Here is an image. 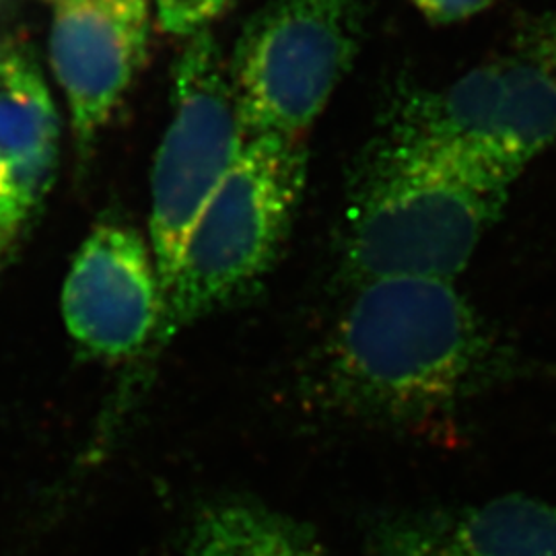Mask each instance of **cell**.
<instances>
[{
  "label": "cell",
  "instance_id": "cell-13",
  "mask_svg": "<svg viewBox=\"0 0 556 556\" xmlns=\"http://www.w3.org/2000/svg\"><path fill=\"white\" fill-rule=\"evenodd\" d=\"M418 13L435 25H452L477 17L497 0H410Z\"/></svg>",
  "mask_w": 556,
  "mask_h": 556
},
{
  "label": "cell",
  "instance_id": "cell-6",
  "mask_svg": "<svg viewBox=\"0 0 556 556\" xmlns=\"http://www.w3.org/2000/svg\"><path fill=\"white\" fill-rule=\"evenodd\" d=\"M186 40L176 60L172 119L151 174V252L161 301L174 285L197 220L243 144L229 62L219 43L208 29Z\"/></svg>",
  "mask_w": 556,
  "mask_h": 556
},
{
  "label": "cell",
  "instance_id": "cell-3",
  "mask_svg": "<svg viewBox=\"0 0 556 556\" xmlns=\"http://www.w3.org/2000/svg\"><path fill=\"white\" fill-rule=\"evenodd\" d=\"M307 179L305 142L243 139L204 206L163 301L157 344L250 293L275 266Z\"/></svg>",
  "mask_w": 556,
  "mask_h": 556
},
{
  "label": "cell",
  "instance_id": "cell-15",
  "mask_svg": "<svg viewBox=\"0 0 556 556\" xmlns=\"http://www.w3.org/2000/svg\"><path fill=\"white\" fill-rule=\"evenodd\" d=\"M140 2H151V0H140Z\"/></svg>",
  "mask_w": 556,
  "mask_h": 556
},
{
  "label": "cell",
  "instance_id": "cell-14",
  "mask_svg": "<svg viewBox=\"0 0 556 556\" xmlns=\"http://www.w3.org/2000/svg\"><path fill=\"white\" fill-rule=\"evenodd\" d=\"M521 52L536 60L556 83V13L544 15L528 29Z\"/></svg>",
  "mask_w": 556,
  "mask_h": 556
},
{
  "label": "cell",
  "instance_id": "cell-9",
  "mask_svg": "<svg viewBox=\"0 0 556 556\" xmlns=\"http://www.w3.org/2000/svg\"><path fill=\"white\" fill-rule=\"evenodd\" d=\"M363 556H556V507L505 495L452 509L397 511L369 526Z\"/></svg>",
  "mask_w": 556,
  "mask_h": 556
},
{
  "label": "cell",
  "instance_id": "cell-16",
  "mask_svg": "<svg viewBox=\"0 0 556 556\" xmlns=\"http://www.w3.org/2000/svg\"><path fill=\"white\" fill-rule=\"evenodd\" d=\"M56 2H62V0H54V4H56Z\"/></svg>",
  "mask_w": 556,
  "mask_h": 556
},
{
  "label": "cell",
  "instance_id": "cell-8",
  "mask_svg": "<svg viewBox=\"0 0 556 556\" xmlns=\"http://www.w3.org/2000/svg\"><path fill=\"white\" fill-rule=\"evenodd\" d=\"M151 2L62 0L50 31V62L68 101L79 151L93 144L147 60Z\"/></svg>",
  "mask_w": 556,
  "mask_h": 556
},
{
  "label": "cell",
  "instance_id": "cell-1",
  "mask_svg": "<svg viewBox=\"0 0 556 556\" xmlns=\"http://www.w3.org/2000/svg\"><path fill=\"white\" fill-rule=\"evenodd\" d=\"M507 358L454 280L378 278L358 285L334 324L314 394L340 417L429 433L495 386Z\"/></svg>",
  "mask_w": 556,
  "mask_h": 556
},
{
  "label": "cell",
  "instance_id": "cell-10",
  "mask_svg": "<svg viewBox=\"0 0 556 556\" xmlns=\"http://www.w3.org/2000/svg\"><path fill=\"white\" fill-rule=\"evenodd\" d=\"M60 122L40 68L0 40V268L56 178Z\"/></svg>",
  "mask_w": 556,
  "mask_h": 556
},
{
  "label": "cell",
  "instance_id": "cell-4",
  "mask_svg": "<svg viewBox=\"0 0 556 556\" xmlns=\"http://www.w3.org/2000/svg\"><path fill=\"white\" fill-rule=\"evenodd\" d=\"M363 27L365 0H268L229 59L243 139L305 142L357 59Z\"/></svg>",
  "mask_w": 556,
  "mask_h": 556
},
{
  "label": "cell",
  "instance_id": "cell-7",
  "mask_svg": "<svg viewBox=\"0 0 556 556\" xmlns=\"http://www.w3.org/2000/svg\"><path fill=\"white\" fill-rule=\"evenodd\" d=\"M60 303L68 334L87 353L137 357L157 342L163 309L151 245L135 229L100 225L80 245Z\"/></svg>",
  "mask_w": 556,
  "mask_h": 556
},
{
  "label": "cell",
  "instance_id": "cell-12",
  "mask_svg": "<svg viewBox=\"0 0 556 556\" xmlns=\"http://www.w3.org/2000/svg\"><path fill=\"white\" fill-rule=\"evenodd\" d=\"M233 0H155L160 27L178 38H192L206 31Z\"/></svg>",
  "mask_w": 556,
  "mask_h": 556
},
{
  "label": "cell",
  "instance_id": "cell-5",
  "mask_svg": "<svg viewBox=\"0 0 556 556\" xmlns=\"http://www.w3.org/2000/svg\"><path fill=\"white\" fill-rule=\"evenodd\" d=\"M386 135L511 188L556 142V83L523 52L491 60L408 98Z\"/></svg>",
  "mask_w": 556,
  "mask_h": 556
},
{
  "label": "cell",
  "instance_id": "cell-11",
  "mask_svg": "<svg viewBox=\"0 0 556 556\" xmlns=\"http://www.w3.org/2000/svg\"><path fill=\"white\" fill-rule=\"evenodd\" d=\"M186 556H326L312 526L252 498L200 507L186 532Z\"/></svg>",
  "mask_w": 556,
  "mask_h": 556
},
{
  "label": "cell",
  "instance_id": "cell-2",
  "mask_svg": "<svg viewBox=\"0 0 556 556\" xmlns=\"http://www.w3.org/2000/svg\"><path fill=\"white\" fill-rule=\"evenodd\" d=\"M509 188L383 135L349 186L342 264L358 287L388 277L454 280L495 225Z\"/></svg>",
  "mask_w": 556,
  "mask_h": 556
}]
</instances>
